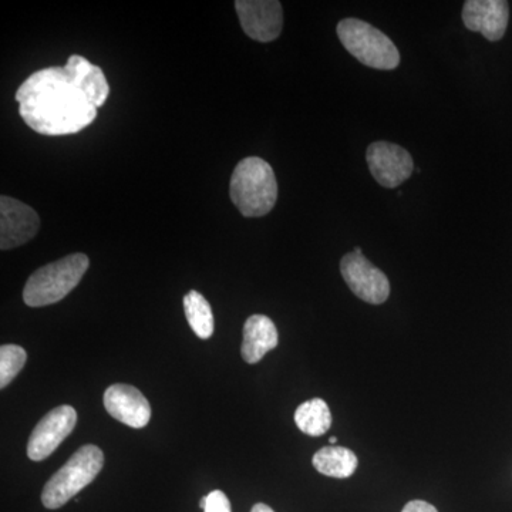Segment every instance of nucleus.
Returning a JSON list of instances; mask_svg holds the SVG:
<instances>
[{"label":"nucleus","instance_id":"f257e3e1","mask_svg":"<svg viewBox=\"0 0 512 512\" xmlns=\"http://www.w3.org/2000/svg\"><path fill=\"white\" fill-rule=\"evenodd\" d=\"M16 101L20 117L42 136L80 133L97 117V107L67 64L33 73L19 87Z\"/></svg>","mask_w":512,"mask_h":512},{"label":"nucleus","instance_id":"f03ea898","mask_svg":"<svg viewBox=\"0 0 512 512\" xmlns=\"http://www.w3.org/2000/svg\"><path fill=\"white\" fill-rule=\"evenodd\" d=\"M229 195L244 217L269 214L278 200V183L271 165L259 157L244 158L232 173Z\"/></svg>","mask_w":512,"mask_h":512},{"label":"nucleus","instance_id":"7ed1b4c3","mask_svg":"<svg viewBox=\"0 0 512 512\" xmlns=\"http://www.w3.org/2000/svg\"><path fill=\"white\" fill-rule=\"evenodd\" d=\"M89 265V256L73 254L42 266L26 282L23 301L30 308H42L62 301L80 284Z\"/></svg>","mask_w":512,"mask_h":512},{"label":"nucleus","instance_id":"20e7f679","mask_svg":"<svg viewBox=\"0 0 512 512\" xmlns=\"http://www.w3.org/2000/svg\"><path fill=\"white\" fill-rule=\"evenodd\" d=\"M104 466V454L93 444L80 447L66 464L47 481L42 503L49 510H57L69 503L87 485L92 484Z\"/></svg>","mask_w":512,"mask_h":512},{"label":"nucleus","instance_id":"39448f33","mask_svg":"<svg viewBox=\"0 0 512 512\" xmlns=\"http://www.w3.org/2000/svg\"><path fill=\"white\" fill-rule=\"evenodd\" d=\"M336 32L350 55L365 66L377 70H393L399 66V50L375 26L360 19L349 18L339 23Z\"/></svg>","mask_w":512,"mask_h":512},{"label":"nucleus","instance_id":"423d86ee","mask_svg":"<svg viewBox=\"0 0 512 512\" xmlns=\"http://www.w3.org/2000/svg\"><path fill=\"white\" fill-rule=\"evenodd\" d=\"M340 272L350 291L362 301L382 305L389 298V279L379 268L370 264L363 254L353 251L343 256Z\"/></svg>","mask_w":512,"mask_h":512},{"label":"nucleus","instance_id":"0eeeda50","mask_svg":"<svg viewBox=\"0 0 512 512\" xmlns=\"http://www.w3.org/2000/svg\"><path fill=\"white\" fill-rule=\"evenodd\" d=\"M76 423V410L69 404H63L47 413L30 434L28 443L30 460L43 461L52 456L56 448L72 434Z\"/></svg>","mask_w":512,"mask_h":512},{"label":"nucleus","instance_id":"6e6552de","mask_svg":"<svg viewBox=\"0 0 512 512\" xmlns=\"http://www.w3.org/2000/svg\"><path fill=\"white\" fill-rule=\"evenodd\" d=\"M370 173L384 188H396L409 180L414 170L413 158L404 148L387 141L370 144L366 154Z\"/></svg>","mask_w":512,"mask_h":512},{"label":"nucleus","instance_id":"1a4fd4ad","mask_svg":"<svg viewBox=\"0 0 512 512\" xmlns=\"http://www.w3.org/2000/svg\"><path fill=\"white\" fill-rule=\"evenodd\" d=\"M242 30L261 43L274 42L282 33L284 12L276 0H237L235 2Z\"/></svg>","mask_w":512,"mask_h":512},{"label":"nucleus","instance_id":"9d476101","mask_svg":"<svg viewBox=\"0 0 512 512\" xmlns=\"http://www.w3.org/2000/svg\"><path fill=\"white\" fill-rule=\"evenodd\" d=\"M40 218L29 205L15 198H0V248L3 251L22 247L36 237Z\"/></svg>","mask_w":512,"mask_h":512},{"label":"nucleus","instance_id":"9b49d317","mask_svg":"<svg viewBox=\"0 0 512 512\" xmlns=\"http://www.w3.org/2000/svg\"><path fill=\"white\" fill-rule=\"evenodd\" d=\"M107 413L131 429H143L151 419V406L144 394L130 384H113L104 393Z\"/></svg>","mask_w":512,"mask_h":512},{"label":"nucleus","instance_id":"f8f14e48","mask_svg":"<svg viewBox=\"0 0 512 512\" xmlns=\"http://www.w3.org/2000/svg\"><path fill=\"white\" fill-rule=\"evenodd\" d=\"M510 20V5L505 0H467L463 22L471 32L481 33L490 42L503 39Z\"/></svg>","mask_w":512,"mask_h":512},{"label":"nucleus","instance_id":"ddd939ff","mask_svg":"<svg viewBox=\"0 0 512 512\" xmlns=\"http://www.w3.org/2000/svg\"><path fill=\"white\" fill-rule=\"evenodd\" d=\"M279 343L278 330L275 323L268 316H249L244 326V340H242V357L249 365L261 362L266 353L275 349Z\"/></svg>","mask_w":512,"mask_h":512},{"label":"nucleus","instance_id":"4468645a","mask_svg":"<svg viewBox=\"0 0 512 512\" xmlns=\"http://www.w3.org/2000/svg\"><path fill=\"white\" fill-rule=\"evenodd\" d=\"M67 66L82 84L90 101L99 109L109 99L110 86L101 67L94 66L86 57L73 55L67 60Z\"/></svg>","mask_w":512,"mask_h":512},{"label":"nucleus","instance_id":"2eb2a0df","mask_svg":"<svg viewBox=\"0 0 512 512\" xmlns=\"http://www.w3.org/2000/svg\"><path fill=\"white\" fill-rule=\"evenodd\" d=\"M313 467L320 474L333 478H349L355 474L359 460L352 450L345 447H323L313 456Z\"/></svg>","mask_w":512,"mask_h":512},{"label":"nucleus","instance_id":"dca6fc26","mask_svg":"<svg viewBox=\"0 0 512 512\" xmlns=\"http://www.w3.org/2000/svg\"><path fill=\"white\" fill-rule=\"evenodd\" d=\"M295 423L302 433L312 437H320L332 426V414L325 400L312 399L302 403L296 409Z\"/></svg>","mask_w":512,"mask_h":512},{"label":"nucleus","instance_id":"f3484780","mask_svg":"<svg viewBox=\"0 0 512 512\" xmlns=\"http://www.w3.org/2000/svg\"><path fill=\"white\" fill-rule=\"evenodd\" d=\"M184 311L195 335L200 339H210L214 333V315L207 299L200 292H188L184 296Z\"/></svg>","mask_w":512,"mask_h":512},{"label":"nucleus","instance_id":"a211bd4d","mask_svg":"<svg viewBox=\"0 0 512 512\" xmlns=\"http://www.w3.org/2000/svg\"><path fill=\"white\" fill-rule=\"evenodd\" d=\"M28 353L18 345H3L0 348V387L5 389L22 372Z\"/></svg>","mask_w":512,"mask_h":512},{"label":"nucleus","instance_id":"6ab92c4d","mask_svg":"<svg viewBox=\"0 0 512 512\" xmlns=\"http://www.w3.org/2000/svg\"><path fill=\"white\" fill-rule=\"evenodd\" d=\"M204 512H232L227 495L222 493L221 490L212 491L207 495V505H205Z\"/></svg>","mask_w":512,"mask_h":512},{"label":"nucleus","instance_id":"aec40b11","mask_svg":"<svg viewBox=\"0 0 512 512\" xmlns=\"http://www.w3.org/2000/svg\"><path fill=\"white\" fill-rule=\"evenodd\" d=\"M402 512H439L434 505L426 503V501L414 500L406 504Z\"/></svg>","mask_w":512,"mask_h":512},{"label":"nucleus","instance_id":"412c9836","mask_svg":"<svg viewBox=\"0 0 512 512\" xmlns=\"http://www.w3.org/2000/svg\"><path fill=\"white\" fill-rule=\"evenodd\" d=\"M251 512H275L271 507H268L266 504H256L254 508H252Z\"/></svg>","mask_w":512,"mask_h":512},{"label":"nucleus","instance_id":"4be33fe9","mask_svg":"<svg viewBox=\"0 0 512 512\" xmlns=\"http://www.w3.org/2000/svg\"><path fill=\"white\" fill-rule=\"evenodd\" d=\"M205 505H207V495L202 497V500L200 501V507L202 508V511H204Z\"/></svg>","mask_w":512,"mask_h":512},{"label":"nucleus","instance_id":"5701e85b","mask_svg":"<svg viewBox=\"0 0 512 512\" xmlns=\"http://www.w3.org/2000/svg\"><path fill=\"white\" fill-rule=\"evenodd\" d=\"M336 441H338V439H336V437H330V439H329L330 444H335Z\"/></svg>","mask_w":512,"mask_h":512}]
</instances>
